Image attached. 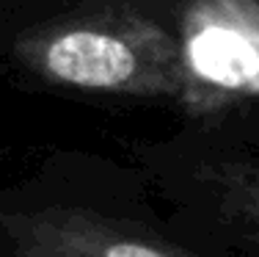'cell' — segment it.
Wrapping results in <instances>:
<instances>
[{
  "mask_svg": "<svg viewBox=\"0 0 259 257\" xmlns=\"http://www.w3.org/2000/svg\"><path fill=\"white\" fill-rule=\"evenodd\" d=\"M14 61L58 89L116 97L180 100V42L130 0L83 6L22 28Z\"/></svg>",
  "mask_w": 259,
  "mask_h": 257,
  "instance_id": "obj_1",
  "label": "cell"
},
{
  "mask_svg": "<svg viewBox=\"0 0 259 257\" xmlns=\"http://www.w3.org/2000/svg\"><path fill=\"white\" fill-rule=\"evenodd\" d=\"M177 42L185 116L204 122L259 100V0H190Z\"/></svg>",
  "mask_w": 259,
  "mask_h": 257,
  "instance_id": "obj_2",
  "label": "cell"
},
{
  "mask_svg": "<svg viewBox=\"0 0 259 257\" xmlns=\"http://www.w3.org/2000/svg\"><path fill=\"white\" fill-rule=\"evenodd\" d=\"M14 257H199L135 224L89 210L47 207L3 218Z\"/></svg>",
  "mask_w": 259,
  "mask_h": 257,
  "instance_id": "obj_3",
  "label": "cell"
},
{
  "mask_svg": "<svg viewBox=\"0 0 259 257\" xmlns=\"http://www.w3.org/2000/svg\"><path fill=\"white\" fill-rule=\"evenodd\" d=\"M212 182L221 191V205L240 230L259 243V169L229 163L215 169Z\"/></svg>",
  "mask_w": 259,
  "mask_h": 257,
  "instance_id": "obj_4",
  "label": "cell"
}]
</instances>
